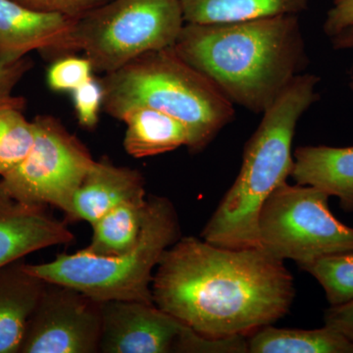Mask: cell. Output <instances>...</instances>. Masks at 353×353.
Wrapping results in <instances>:
<instances>
[{
    "instance_id": "cell-20",
    "label": "cell",
    "mask_w": 353,
    "mask_h": 353,
    "mask_svg": "<svg viewBox=\"0 0 353 353\" xmlns=\"http://www.w3.org/2000/svg\"><path fill=\"white\" fill-rule=\"evenodd\" d=\"M301 268L319 282L331 306L353 301V250L318 257Z\"/></svg>"
},
{
    "instance_id": "cell-8",
    "label": "cell",
    "mask_w": 353,
    "mask_h": 353,
    "mask_svg": "<svg viewBox=\"0 0 353 353\" xmlns=\"http://www.w3.org/2000/svg\"><path fill=\"white\" fill-rule=\"evenodd\" d=\"M32 122L31 150L17 167L0 178V185L17 201L64 211L95 160L87 146L53 116H37Z\"/></svg>"
},
{
    "instance_id": "cell-16",
    "label": "cell",
    "mask_w": 353,
    "mask_h": 353,
    "mask_svg": "<svg viewBox=\"0 0 353 353\" xmlns=\"http://www.w3.org/2000/svg\"><path fill=\"white\" fill-rule=\"evenodd\" d=\"M120 121L127 126L125 150L132 157H155L189 145L187 128L168 114L155 109H131Z\"/></svg>"
},
{
    "instance_id": "cell-25",
    "label": "cell",
    "mask_w": 353,
    "mask_h": 353,
    "mask_svg": "<svg viewBox=\"0 0 353 353\" xmlns=\"http://www.w3.org/2000/svg\"><path fill=\"white\" fill-rule=\"evenodd\" d=\"M18 3L43 12L58 13L80 18L109 0H14Z\"/></svg>"
},
{
    "instance_id": "cell-9",
    "label": "cell",
    "mask_w": 353,
    "mask_h": 353,
    "mask_svg": "<svg viewBox=\"0 0 353 353\" xmlns=\"http://www.w3.org/2000/svg\"><path fill=\"white\" fill-rule=\"evenodd\" d=\"M101 323V303L68 285L46 282L19 353L99 352Z\"/></svg>"
},
{
    "instance_id": "cell-1",
    "label": "cell",
    "mask_w": 353,
    "mask_h": 353,
    "mask_svg": "<svg viewBox=\"0 0 353 353\" xmlns=\"http://www.w3.org/2000/svg\"><path fill=\"white\" fill-rule=\"evenodd\" d=\"M155 305L208 339L248 336L289 312L296 289L284 261L255 248L180 238L152 281Z\"/></svg>"
},
{
    "instance_id": "cell-15",
    "label": "cell",
    "mask_w": 353,
    "mask_h": 353,
    "mask_svg": "<svg viewBox=\"0 0 353 353\" xmlns=\"http://www.w3.org/2000/svg\"><path fill=\"white\" fill-rule=\"evenodd\" d=\"M292 176L299 185H312L340 199L341 208L353 212V145L299 146L294 153Z\"/></svg>"
},
{
    "instance_id": "cell-14",
    "label": "cell",
    "mask_w": 353,
    "mask_h": 353,
    "mask_svg": "<svg viewBox=\"0 0 353 353\" xmlns=\"http://www.w3.org/2000/svg\"><path fill=\"white\" fill-rule=\"evenodd\" d=\"M44 284L28 270L25 259L0 268V353L20 352Z\"/></svg>"
},
{
    "instance_id": "cell-23",
    "label": "cell",
    "mask_w": 353,
    "mask_h": 353,
    "mask_svg": "<svg viewBox=\"0 0 353 353\" xmlns=\"http://www.w3.org/2000/svg\"><path fill=\"white\" fill-rule=\"evenodd\" d=\"M77 119L85 129L97 127L99 112L103 108V88L101 81L92 77L82 85L72 92Z\"/></svg>"
},
{
    "instance_id": "cell-5",
    "label": "cell",
    "mask_w": 353,
    "mask_h": 353,
    "mask_svg": "<svg viewBox=\"0 0 353 353\" xmlns=\"http://www.w3.org/2000/svg\"><path fill=\"white\" fill-rule=\"evenodd\" d=\"M181 238L173 203L163 196H148L139 241L116 256H95L80 250L58 255L50 262L27 264L46 282L74 288L99 303L134 301L154 303L152 281L163 253Z\"/></svg>"
},
{
    "instance_id": "cell-10",
    "label": "cell",
    "mask_w": 353,
    "mask_h": 353,
    "mask_svg": "<svg viewBox=\"0 0 353 353\" xmlns=\"http://www.w3.org/2000/svg\"><path fill=\"white\" fill-rule=\"evenodd\" d=\"M99 352L192 353L199 334L154 303H101Z\"/></svg>"
},
{
    "instance_id": "cell-19",
    "label": "cell",
    "mask_w": 353,
    "mask_h": 353,
    "mask_svg": "<svg viewBox=\"0 0 353 353\" xmlns=\"http://www.w3.org/2000/svg\"><path fill=\"white\" fill-rule=\"evenodd\" d=\"M148 196L127 201L97 221L90 245L83 252L95 256H116L129 252L139 241Z\"/></svg>"
},
{
    "instance_id": "cell-12",
    "label": "cell",
    "mask_w": 353,
    "mask_h": 353,
    "mask_svg": "<svg viewBox=\"0 0 353 353\" xmlns=\"http://www.w3.org/2000/svg\"><path fill=\"white\" fill-rule=\"evenodd\" d=\"M74 240L71 230L51 214L48 206L17 201L0 185V268Z\"/></svg>"
},
{
    "instance_id": "cell-27",
    "label": "cell",
    "mask_w": 353,
    "mask_h": 353,
    "mask_svg": "<svg viewBox=\"0 0 353 353\" xmlns=\"http://www.w3.org/2000/svg\"><path fill=\"white\" fill-rule=\"evenodd\" d=\"M324 325L353 341V301L327 309L324 312Z\"/></svg>"
},
{
    "instance_id": "cell-7",
    "label": "cell",
    "mask_w": 353,
    "mask_h": 353,
    "mask_svg": "<svg viewBox=\"0 0 353 353\" xmlns=\"http://www.w3.org/2000/svg\"><path fill=\"white\" fill-rule=\"evenodd\" d=\"M329 197L312 185L283 183L260 211V248L299 267L324 255L353 250V228L336 219Z\"/></svg>"
},
{
    "instance_id": "cell-28",
    "label": "cell",
    "mask_w": 353,
    "mask_h": 353,
    "mask_svg": "<svg viewBox=\"0 0 353 353\" xmlns=\"http://www.w3.org/2000/svg\"><path fill=\"white\" fill-rule=\"evenodd\" d=\"M330 39L334 50H353V26L345 28Z\"/></svg>"
},
{
    "instance_id": "cell-2",
    "label": "cell",
    "mask_w": 353,
    "mask_h": 353,
    "mask_svg": "<svg viewBox=\"0 0 353 353\" xmlns=\"http://www.w3.org/2000/svg\"><path fill=\"white\" fill-rule=\"evenodd\" d=\"M174 50L234 105L263 114L308 65L299 15L185 23Z\"/></svg>"
},
{
    "instance_id": "cell-26",
    "label": "cell",
    "mask_w": 353,
    "mask_h": 353,
    "mask_svg": "<svg viewBox=\"0 0 353 353\" xmlns=\"http://www.w3.org/2000/svg\"><path fill=\"white\" fill-rule=\"evenodd\" d=\"M350 26H353V0H334L323 27L324 32L331 38Z\"/></svg>"
},
{
    "instance_id": "cell-17",
    "label": "cell",
    "mask_w": 353,
    "mask_h": 353,
    "mask_svg": "<svg viewBox=\"0 0 353 353\" xmlns=\"http://www.w3.org/2000/svg\"><path fill=\"white\" fill-rule=\"evenodd\" d=\"M185 23L215 24L299 15L309 0H180Z\"/></svg>"
},
{
    "instance_id": "cell-11",
    "label": "cell",
    "mask_w": 353,
    "mask_h": 353,
    "mask_svg": "<svg viewBox=\"0 0 353 353\" xmlns=\"http://www.w3.org/2000/svg\"><path fill=\"white\" fill-rule=\"evenodd\" d=\"M77 20L34 10L14 0H0V62L17 61L34 50L48 57L71 54Z\"/></svg>"
},
{
    "instance_id": "cell-24",
    "label": "cell",
    "mask_w": 353,
    "mask_h": 353,
    "mask_svg": "<svg viewBox=\"0 0 353 353\" xmlns=\"http://www.w3.org/2000/svg\"><path fill=\"white\" fill-rule=\"evenodd\" d=\"M32 62L28 57L13 62H0V108L18 106L25 108L23 97L13 94L14 88L31 70Z\"/></svg>"
},
{
    "instance_id": "cell-22",
    "label": "cell",
    "mask_w": 353,
    "mask_h": 353,
    "mask_svg": "<svg viewBox=\"0 0 353 353\" xmlns=\"http://www.w3.org/2000/svg\"><path fill=\"white\" fill-rule=\"evenodd\" d=\"M92 73L94 68L87 57L67 54L48 67L46 83L54 92H72L94 77Z\"/></svg>"
},
{
    "instance_id": "cell-18",
    "label": "cell",
    "mask_w": 353,
    "mask_h": 353,
    "mask_svg": "<svg viewBox=\"0 0 353 353\" xmlns=\"http://www.w3.org/2000/svg\"><path fill=\"white\" fill-rule=\"evenodd\" d=\"M252 353H353V341L325 325L315 330L280 329L268 325L248 336Z\"/></svg>"
},
{
    "instance_id": "cell-4",
    "label": "cell",
    "mask_w": 353,
    "mask_h": 353,
    "mask_svg": "<svg viewBox=\"0 0 353 353\" xmlns=\"http://www.w3.org/2000/svg\"><path fill=\"white\" fill-rule=\"evenodd\" d=\"M103 109L121 120L131 109L168 114L189 132L190 152H201L234 118V104L172 48L152 51L104 74Z\"/></svg>"
},
{
    "instance_id": "cell-6",
    "label": "cell",
    "mask_w": 353,
    "mask_h": 353,
    "mask_svg": "<svg viewBox=\"0 0 353 353\" xmlns=\"http://www.w3.org/2000/svg\"><path fill=\"white\" fill-rule=\"evenodd\" d=\"M180 0H109L78 18L72 51H83L97 73L172 48L185 26Z\"/></svg>"
},
{
    "instance_id": "cell-21",
    "label": "cell",
    "mask_w": 353,
    "mask_h": 353,
    "mask_svg": "<svg viewBox=\"0 0 353 353\" xmlns=\"http://www.w3.org/2000/svg\"><path fill=\"white\" fill-rule=\"evenodd\" d=\"M18 106L0 108V178L25 159L34 143V126Z\"/></svg>"
},
{
    "instance_id": "cell-3",
    "label": "cell",
    "mask_w": 353,
    "mask_h": 353,
    "mask_svg": "<svg viewBox=\"0 0 353 353\" xmlns=\"http://www.w3.org/2000/svg\"><path fill=\"white\" fill-rule=\"evenodd\" d=\"M319 82L312 74H301L262 114L245 146L240 173L202 230V240L234 250L260 248V211L292 175L294 132L303 114L319 99Z\"/></svg>"
},
{
    "instance_id": "cell-13",
    "label": "cell",
    "mask_w": 353,
    "mask_h": 353,
    "mask_svg": "<svg viewBox=\"0 0 353 353\" xmlns=\"http://www.w3.org/2000/svg\"><path fill=\"white\" fill-rule=\"evenodd\" d=\"M141 196H145L141 172L103 158L95 160L63 212L68 222L94 225L116 206Z\"/></svg>"
}]
</instances>
